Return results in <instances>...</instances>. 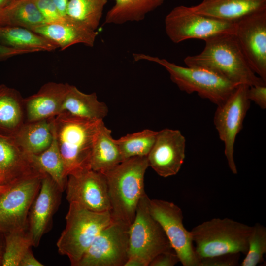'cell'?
Returning a JSON list of instances; mask_svg holds the SVG:
<instances>
[{"label": "cell", "instance_id": "1", "mask_svg": "<svg viewBox=\"0 0 266 266\" xmlns=\"http://www.w3.org/2000/svg\"><path fill=\"white\" fill-rule=\"evenodd\" d=\"M204 41L205 47L200 53L185 58L187 66L211 70L236 85L266 84L249 66L234 33L220 34Z\"/></svg>", "mask_w": 266, "mask_h": 266}, {"label": "cell", "instance_id": "2", "mask_svg": "<svg viewBox=\"0 0 266 266\" xmlns=\"http://www.w3.org/2000/svg\"><path fill=\"white\" fill-rule=\"evenodd\" d=\"M148 167L147 157H134L102 173L107 183L113 220L129 226L132 224L138 202L145 193L144 176Z\"/></svg>", "mask_w": 266, "mask_h": 266}, {"label": "cell", "instance_id": "3", "mask_svg": "<svg viewBox=\"0 0 266 266\" xmlns=\"http://www.w3.org/2000/svg\"><path fill=\"white\" fill-rule=\"evenodd\" d=\"M102 121L81 118L65 111L52 118L65 178L91 169L92 150Z\"/></svg>", "mask_w": 266, "mask_h": 266}, {"label": "cell", "instance_id": "4", "mask_svg": "<svg viewBox=\"0 0 266 266\" xmlns=\"http://www.w3.org/2000/svg\"><path fill=\"white\" fill-rule=\"evenodd\" d=\"M252 226L233 219L215 218L191 231L196 253L200 259L227 254H246Z\"/></svg>", "mask_w": 266, "mask_h": 266}, {"label": "cell", "instance_id": "5", "mask_svg": "<svg viewBox=\"0 0 266 266\" xmlns=\"http://www.w3.org/2000/svg\"><path fill=\"white\" fill-rule=\"evenodd\" d=\"M133 56L135 61L146 60L161 65L180 90L189 94L196 93L217 105L225 101L239 85L205 68L182 66L165 59L143 53H133Z\"/></svg>", "mask_w": 266, "mask_h": 266}, {"label": "cell", "instance_id": "6", "mask_svg": "<svg viewBox=\"0 0 266 266\" xmlns=\"http://www.w3.org/2000/svg\"><path fill=\"white\" fill-rule=\"evenodd\" d=\"M66 225L57 242L60 254L76 266L94 239L113 221L110 211L97 212L69 203Z\"/></svg>", "mask_w": 266, "mask_h": 266}, {"label": "cell", "instance_id": "7", "mask_svg": "<svg viewBox=\"0 0 266 266\" xmlns=\"http://www.w3.org/2000/svg\"><path fill=\"white\" fill-rule=\"evenodd\" d=\"M150 199L146 193L142 196L129 229V256L138 257L148 266L159 253L173 250L161 226L150 213Z\"/></svg>", "mask_w": 266, "mask_h": 266}, {"label": "cell", "instance_id": "8", "mask_svg": "<svg viewBox=\"0 0 266 266\" xmlns=\"http://www.w3.org/2000/svg\"><path fill=\"white\" fill-rule=\"evenodd\" d=\"M166 33L175 43L191 39L204 40L220 34L235 33V23L197 13L191 7L179 5L173 8L165 19Z\"/></svg>", "mask_w": 266, "mask_h": 266}, {"label": "cell", "instance_id": "9", "mask_svg": "<svg viewBox=\"0 0 266 266\" xmlns=\"http://www.w3.org/2000/svg\"><path fill=\"white\" fill-rule=\"evenodd\" d=\"M248 87L245 84L239 85L225 101L217 105L213 118L219 138L224 145L229 167L234 174L237 173V169L234 159V146L250 105L247 95Z\"/></svg>", "mask_w": 266, "mask_h": 266}, {"label": "cell", "instance_id": "10", "mask_svg": "<svg viewBox=\"0 0 266 266\" xmlns=\"http://www.w3.org/2000/svg\"><path fill=\"white\" fill-rule=\"evenodd\" d=\"M46 174L17 181L0 194V232L4 234L27 228L30 207Z\"/></svg>", "mask_w": 266, "mask_h": 266}, {"label": "cell", "instance_id": "11", "mask_svg": "<svg viewBox=\"0 0 266 266\" xmlns=\"http://www.w3.org/2000/svg\"><path fill=\"white\" fill-rule=\"evenodd\" d=\"M149 210L163 228L172 249L183 266H200L190 231L183 223L181 209L172 202L149 200Z\"/></svg>", "mask_w": 266, "mask_h": 266}, {"label": "cell", "instance_id": "12", "mask_svg": "<svg viewBox=\"0 0 266 266\" xmlns=\"http://www.w3.org/2000/svg\"><path fill=\"white\" fill-rule=\"evenodd\" d=\"M129 229L113 220L96 237L76 266H124L129 257Z\"/></svg>", "mask_w": 266, "mask_h": 266}, {"label": "cell", "instance_id": "13", "mask_svg": "<svg viewBox=\"0 0 266 266\" xmlns=\"http://www.w3.org/2000/svg\"><path fill=\"white\" fill-rule=\"evenodd\" d=\"M234 23V34L249 66L266 82V9Z\"/></svg>", "mask_w": 266, "mask_h": 266}, {"label": "cell", "instance_id": "14", "mask_svg": "<svg viewBox=\"0 0 266 266\" xmlns=\"http://www.w3.org/2000/svg\"><path fill=\"white\" fill-rule=\"evenodd\" d=\"M66 200L89 210L110 211V204L104 175L91 169L68 176Z\"/></svg>", "mask_w": 266, "mask_h": 266}, {"label": "cell", "instance_id": "15", "mask_svg": "<svg viewBox=\"0 0 266 266\" xmlns=\"http://www.w3.org/2000/svg\"><path fill=\"white\" fill-rule=\"evenodd\" d=\"M186 139L176 129L157 131L154 144L147 156L149 166L166 178L177 174L185 158Z\"/></svg>", "mask_w": 266, "mask_h": 266}, {"label": "cell", "instance_id": "16", "mask_svg": "<svg viewBox=\"0 0 266 266\" xmlns=\"http://www.w3.org/2000/svg\"><path fill=\"white\" fill-rule=\"evenodd\" d=\"M62 192L49 175L44 176L28 217L27 228L33 246L37 247L43 235L49 230Z\"/></svg>", "mask_w": 266, "mask_h": 266}, {"label": "cell", "instance_id": "17", "mask_svg": "<svg viewBox=\"0 0 266 266\" xmlns=\"http://www.w3.org/2000/svg\"><path fill=\"white\" fill-rule=\"evenodd\" d=\"M45 174L33 163L30 155L16 143L13 136L0 133V179L9 185L31 177Z\"/></svg>", "mask_w": 266, "mask_h": 266}, {"label": "cell", "instance_id": "18", "mask_svg": "<svg viewBox=\"0 0 266 266\" xmlns=\"http://www.w3.org/2000/svg\"><path fill=\"white\" fill-rule=\"evenodd\" d=\"M67 19L59 23H44L30 29L55 44L61 50L77 44L93 47L98 32L85 25Z\"/></svg>", "mask_w": 266, "mask_h": 266}, {"label": "cell", "instance_id": "19", "mask_svg": "<svg viewBox=\"0 0 266 266\" xmlns=\"http://www.w3.org/2000/svg\"><path fill=\"white\" fill-rule=\"evenodd\" d=\"M68 84L50 82L34 94L23 99L25 122L54 117L62 111Z\"/></svg>", "mask_w": 266, "mask_h": 266}, {"label": "cell", "instance_id": "20", "mask_svg": "<svg viewBox=\"0 0 266 266\" xmlns=\"http://www.w3.org/2000/svg\"><path fill=\"white\" fill-rule=\"evenodd\" d=\"M191 8L198 14L234 23L247 15L266 9V0H203Z\"/></svg>", "mask_w": 266, "mask_h": 266}, {"label": "cell", "instance_id": "21", "mask_svg": "<svg viewBox=\"0 0 266 266\" xmlns=\"http://www.w3.org/2000/svg\"><path fill=\"white\" fill-rule=\"evenodd\" d=\"M73 116L94 120H103L107 116L106 104L100 101L96 93L86 94L76 87L68 85L62 106V111Z\"/></svg>", "mask_w": 266, "mask_h": 266}, {"label": "cell", "instance_id": "22", "mask_svg": "<svg viewBox=\"0 0 266 266\" xmlns=\"http://www.w3.org/2000/svg\"><path fill=\"white\" fill-rule=\"evenodd\" d=\"M123 161L116 139L112 137L111 131L102 121L100 125L92 150L91 169L104 173Z\"/></svg>", "mask_w": 266, "mask_h": 266}, {"label": "cell", "instance_id": "23", "mask_svg": "<svg viewBox=\"0 0 266 266\" xmlns=\"http://www.w3.org/2000/svg\"><path fill=\"white\" fill-rule=\"evenodd\" d=\"M52 118L25 122L13 135L28 154H38L49 147L53 139Z\"/></svg>", "mask_w": 266, "mask_h": 266}, {"label": "cell", "instance_id": "24", "mask_svg": "<svg viewBox=\"0 0 266 266\" xmlns=\"http://www.w3.org/2000/svg\"><path fill=\"white\" fill-rule=\"evenodd\" d=\"M23 99L16 89L0 85V133L13 136L25 122Z\"/></svg>", "mask_w": 266, "mask_h": 266}, {"label": "cell", "instance_id": "25", "mask_svg": "<svg viewBox=\"0 0 266 266\" xmlns=\"http://www.w3.org/2000/svg\"><path fill=\"white\" fill-rule=\"evenodd\" d=\"M0 44L33 53L58 48L55 44L31 30L17 26H0Z\"/></svg>", "mask_w": 266, "mask_h": 266}, {"label": "cell", "instance_id": "26", "mask_svg": "<svg viewBox=\"0 0 266 266\" xmlns=\"http://www.w3.org/2000/svg\"><path fill=\"white\" fill-rule=\"evenodd\" d=\"M115 4L107 12L104 24H122L139 22L161 6L165 0H114Z\"/></svg>", "mask_w": 266, "mask_h": 266}, {"label": "cell", "instance_id": "27", "mask_svg": "<svg viewBox=\"0 0 266 266\" xmlns=\"http://www.w3.org/2000/svg\"><path fill=\"white\" fill-rule=\"evenodd\" d=\"M45 23L33 0H13L0 11V26L31 28Z\"/></svg>", "mask_w": 266, "mask_h": 266}, {"label": "cell", "instance_id": "28", "mask_svg": "<svg viewBox=\"0 0 266 266\" xmlns=\"http://www.w3.org/2000/svg\"><path fill=\"white\" fill-rule=\"evenodd\" d=\"M52 130L53 139L49 147L38 154L29 155L35 167L41 172L49 175L62 192H64L66 190L67 179L64 176V164L56 140L52 121Z\"/></svg>", "mask_w": 266, "mask_h": 266}, {"label": "cell", "instance_id": "29", "mask_svg": "<svg viewBox=\"0 0 266 266\" xmlns=\"http://www.w3.org/2000/svg\"><path fill=\"white\" fill-rule=\"evenodd\" d=\"M108 0H69L66 16L96 30Z\"/></svg>", "mask_w": 266, "mask_h": 266}, {"label": "cell", "instance_id": "30", "mask_svg": "<svg viewBox=\"0 0 266 266\" xmlns=\"http://www.w3.org/2000/svg\"><path fill=\"white\" fill-rule=\"evenodd\" d=\"M157 131L144 129L116 139L123 160L134 157H147L155 142Z\"/></svg>", "mask_w": 266, "mask_h": 266}, {"label": "cell", "instance_id": "31", "mask_svg": "<svg viewBox=\"0 0 266 266\" xmlns=\"http://www.w3.org/2000/svg\"><path fill=\"white\" fill-rule=\"evenodd\" d=\"M4 246L1 265L19 266L24 254L33 243L28 228L4 233Z\"/></svg>", "mask_w": 266, "mask_h": 266}, {"label": "cell", "instance_id": "32", "mask_svg": "<svg viewBox=\"0 0 266 266\" xmlns=\"http://www.w3.org/2000/svg\"><path fill=\"white\" fill-rule=\"evenodd\" d=\"M266 253V228L257 223L252 226L248 249L241 266H256L263 261Z\"/></svg>", "mask_w": 266, "mask_h": 266}, {"label": "cell", "instance_id": "33", "mask_svg": "<svg viewBox=\"0 0 266 266\" xmlns=\"http://www.w3.org/2000/svg\"><path fill=\"white\" fill-rule=\"evenodd\" d=\"M43 17L45 23L63 22L67 19L63 16L51 0H33Z\"/></svg>", "mask_w": 266, "mask_h": 266}, {"label": "cell", "instance_id": "34", "mask_svg": "<svg viewBox=\"0 0 266 266\" xmlns=\"http://www.w3.org/2000/svg\"><path fill=\"white\" fill-rule=\"evenodd\" d=\"M240 254H227L200 260V266H235Z\"/></svg>", "mask_w": 266, "mask_h": 266}, {"label": "cell", "instance_id": "35", "mask_svg": "<svg viewBox=\"0 0 266 266\" xmlns=\"http://www.w3.org/2000/svg\"><path fill=\"white\" fill-rule=\"evenodd\" d=\"M247 97L262 109L266 108V84L249 86Z\"/></svg>", "mask_w": 266, "mask_h": 266}, {"label": "cell", "instance_id": "36", "mask_svg": "<svg viewBox=\"0 0 266 266\" xmlns=\"http://www.w3.org/2000/svg\"><path fill=\"white\" fill-rule=\"evenodd\" d=\"M179 262L177 255L171 250L159 253L151 261L149 266H174Z\"/></svg>", "mask_w": 266, "mask_h": 266}, {"label": "cell", "instance_id": "37", "mask_svg": "<svg viewBox=\"0 0 266 266\" xmlns=\"http://www.w3.org/2000/svg\"><path fill=\"white\" fill-rule=\"evenodd\" d=\"M32 53L33 52L32 51L16 49L0 44V61L17 55Z\"/></svg>", "mask_w": 266, "mask_h": 266}, {"label": "cell", "instance_id": "38", "mask_svg": "<svg viewBox=\"0 0 266 266\" xmlns=\"http://www.w3.org/2000/svg\"><path fill=\"white\" fill-rule=\"evenodd\" d=\"M44 266L34 256L31 249H29L22 257L19 266Z\"/></svg>", "mask_w": 266, "mask_h": 266}, {"label": "cell", "instance_id": "39", "mask_svg": "<svg viewBox=\"0 0 266 266\" xmlns=\"http://www.w3.org/2000/svg\"><path fill=\"white\" fill-rule=\"evenodd\" d=\"M124 266H148L142 259L137 256H129Z\"/></svg>", "mask_w": 266, "mask_h": 266}, {"label": "cell", "instance_id": "40", "mask_svg": "<svg viewBox=\"0 0 266 266\" xmlns=\"http://www.w3.org/2000/svg\"><path fill=\"white\" fill-rule=\"evenodd\" d=\"M57 7L60 12L65 16H66V9L69 0H51Z\"/></svg>", "mask_w": 266, "mask_h": 266}, {"label": "cell", "instance_id": "41", "mask_svg": "<svg viewBox=\"0 0 266 266\" xmlns=\"http://www.w3.org/2000/svg\"><path fill=\"white\" fill-rule=\"evenodd\" d=\"M13 0H0V11L8 6Z\"/></svg>", "mask_w": 266, "mask_h": 266}, {"label": "cell", "instance_id": "42", "mask_svg": "<svg viewBox=\"0 0 266 266\" xmlns=\"http://www.w3.org/2000/svg\"><path fill=\"white\" fill-rule=\"evenodd\" d=\"M2 233H3L0 232V235ZM2 244H3L2 243V242H1L0 240V264H1V260H2V255H3V250H4V245H3Z\"/></svg>", "mask_w": 266, "mask_h": 266}, {"label": "cell", "instance_id": "43", "mask_svg": "<svg viewBox=\"0 0 266 266\" xmlns=\"http://www.w3.org/2000/svg\"><path fill=\"white\" fill-rule=\"evenodd\" d=\"M9 185H2L0 183V194L5 191Z\"/></svg>", "mask_w": 266, "mask_h": 266}, {"label": "cell", "instance_id": "44", "mask_svg": "<svg viewBox=\"0 0 266 266\" xmlns=\"http://www.w3.org/2000/svg\"><path fill=\"white\" fill-rule=\"evenodd\" d=\"M0 184H1V181H0Z\"/></svg>", "mask_w": 266, "mask_h": 266}]
</instances>
